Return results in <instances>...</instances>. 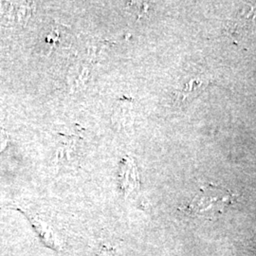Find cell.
<instances>
[{"label": "cell", "mask_w": 256, "mask_h": 256, "mask_svg": "<svg viewBox=\"0 0 256 256\" xmlns=\"http://www.w3.org/2000/svg\"><path fill=\"white\" fill-rule=\"evenodd\" d=\"M234 200V196L227 190L209 185L203 187L189 206L196 214L212 218L223 212Z\"/></svg>", "instance_id": "1"}, {"label": "cell", "mask_w": 256, "mask_h": 256, "mask_svg": "<svg viewBox=\"0 0 256 256\" xmlns=\"http://www.w3.org/2000/svg\"><path fill=\"white\" fill-rule=\"evenodd\" d=\"M6 144H7V135L2 129H0V152L4 149V147L6 146Z\"/></svg>", "instance_id": "2"}]
</instances>
